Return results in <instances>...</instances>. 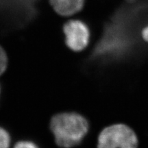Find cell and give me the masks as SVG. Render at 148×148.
Segmentation results:
<instances>
[{
	"label": "cell",
	"instance_id": "1",
	"mask_svg": "<svg viewBox=\"0 0 148 148\" xmlns=\"http://www.w3.org/2000/svg\"><path fill=\"white\" fill-rule=\"evenodd\" d=\"M50 129L56 143L61 147L71 148L82 142L88 131V123L75 112H63L51 118Z\"/></svg>",
	"mask_w": 148,
	"mask_h": 148
},
{
	"label": "cell",
	"instance_id": "2",
	"mask_svg": "<svg viewBox=\"0 0 148 148\" xmlns=\"http://www.w3.org/2000/svg\"><path fill=\"white\" fill-rule=\"evenodd\" d=\"M138 140L132 129L123 124L106 127L98 138L97 148H137Z\"/></svg>",
	"mask_w": 148,
	"mask_h": 148
},
{
	"label": "cell",
	"instance_id": "3",
	"mask_svg": "<svg viewBox=\"0 0 148 148\" xmlns=\"http://www.w3.org/2000/svg\"><path fill=\"white\" fill-rule=\"evenodd\" d=\"M35 12L32 0H0V14L11 16V21L16 25L27 23Z\"/></svg>",
	"mask_w": 148,
	"mask_h": 148
},
{
	"label": "cell",
	"instance_id": "4",
	"mask_svg": "<svg viewBox=\"0 0 148 148\" xmlns=\"http://www.w3.org/2000/svg\"><path fill=\"white\" fill-rule=\"evenodd\" d=\"M63 32L67 47L74 51H80L87 47L90 40V30L84 22L70 20L64 23Z\"/></svg>",
	"mask_w": 148,
	"mask_h": 148
},
{
	"label": "cell",
	"instance_id": "5",
	"mask_svg": "<svg viewBox=\"0 0 148 148\" xmlns=\"http://www.w3.org/2000/svg\"><path fill=\"white\" fill-rule=\"evenodd\" d=\"M85 0H49L51 6L62 16H71L82 10Z\"/></svg>",
	"mask_w": 148,
	"mask_h": 148
},
{
	"label": "cell",
	"instance_id": "6",
	"mask_svg": "<svg viewBox=\"0 0 148 148\" xmlns=\"http://www.w3.org/2000/svg\"><path fill=\"white\" fill-rule=\"evenodd\" d=\"M10 145V134L5 129L0 127V148H9Z\"/></svg>",
	"mask_w": 148,
	"mask_h": 148
},
{
	"label": "cell",
	"instance_id": "7",
	"mask_svg": "<svg viewBox=\"0 0 148 148\" xmlns=\"http://www.w3.org/2000/svg\"><path fill=\"white\" fill-rule=\"evenodd\" d=\"M8 64V58L4 49L0 46V75L5 71Z\"/></svg>",
	"mask_w": 148,
	"mask_h": 148
},
{
	"label": "cell",
	"instance_id": "8",
	"mask_svg": "<svg viewBox=\"0 0 148 148\" xmlns=\"http://www.w3.org/2000/svg\"><path fill=\"white\" fill-rule=\"evenodd\" d=\"M14 148H39L34 143L28 140H22L18 142Z\"/></svg>",
	"mask_w": 148,
	"mask_h": 148
},
{
	"label": "cell",
	"instance_id": "9",
	"mask_svg": "<svg viewBox=\"0 0 148 148\" xmlns=\"http://www.w3.org/2000/svg\"><path fill=\"white\" fill-rule=\"evenodd\" d=\"M142 37L145 41L148 42V24L142 30Z\"/></svg>",
	"mask_w": 148,
	"mask_h": 148
},
{
	"label": "cell",
	"instance_id": "10",
	"mask_svg": "<svg viewBox=\"0 0 148 148\" xmlns=\"http://www.w3.org/2000/svg\"><path fill=\"white\" fill-rule=\"evenodd\" d=\"M125 1H127V2H132V1H136V0H124Z\"/></svg>",
	"mask_w": 148,
	"mask_h": 148
},
{
	"label": "cell",
	"instance_id": "11",
	"mask_svg": "<svg viewBox=\"0 0 148 148\" xmlns=\"http://www.w3.org/2000/svg\"><path fill=\"white\" fill-rule=\"evenodd\" d=\"M0 92H1V88H0Z\"/></svg>",
	"mask_w": 148,
	"mask_h": 148
}]
</instances>
